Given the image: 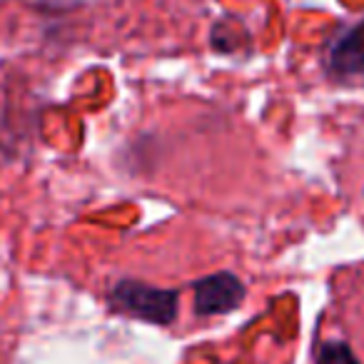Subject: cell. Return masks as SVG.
I'll list each match as a JSON object with an SVG mask.
<instances>
[{
	"label": "cell",
	"instance_id": "cell-2",
	"mask_svg": "<svg viewBox=\"0 0 364 364\" xmlns=\"http://www.w3.org/2000/svg\"><path fill=\"white\" fill-rule=\"evenodd\" d=\"M245 297V287L232 274H213L195 289V309L200 314H223L235 309Z\"/></svg>",
	"mask_w": 364,
	"mask_h": 364
},
{
	"label": "cell",
	"instance_id": "cell-4",
	"mask_svg": "<svg viewBox=\"0 0 364 364\" xmlns=\"http://www.w3.org/2000/svg\"><path fill=\"white\" fill-rule=\"evenodd\" d=\"M359 193H362V200H364V177L359 180Z\"/></svg>",
	"mask_w": 364,
	"mask_h": 364
},
{
	"label": "cell",
	"instance_id": "cell-1",
	"mask_svg": "<svg viewBox=\"0 0 364 364\" xmlns=\"http://www.w3.org/2000/svg\"><path fill=\"white\" fill-rule=\"evenodd\" d=\"M112 302L122 309V312H130L135 317L150 319L157 324H167L175 317L177 299L172 292L165 289H152L145 284L135 282H122L112 289Z\"/></svg>",
	"mask_w": 364,
	"mask_h": 364
},
{
	"label": "cell",
	"instance_id": "cell-3",
	"mask_svg": "<svg viewBox=\"0 0 364 364\" xmlns=\"http://www.w3.org/2000/svg\"><path fill=\"white\" fill-rule=\"evenodd\" d=\"M317 364H357L347 344L342 342H322L317 347Z\"/></svg>",
	"mask_w": 364,
	"mask_h": 364
}]
</instances>
